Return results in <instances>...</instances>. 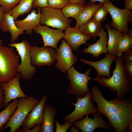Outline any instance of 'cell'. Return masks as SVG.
<instances>
[{
  "mask_svg": "<svg viewBox=\"0 0 132 132\" xmlns=\"http://www.w3.org/2000/svg\"><path fill=\"white\" fill-rule=\"evenodd\" d=\"M91 92L81 98L75 96L76 103H72L75 106V109L71 113L63 117L64 122L72 123L79 119H82L85 115L93 114L98 111L91 101Z\"/></svg>",
  "mask_w": 132,
  "mask_h": 132,
  "instance_id": "obj_9",
  "label": "cell"
},
{
  "mask_svg": "<svg viewBox=\"0 0 132 132\" xmlns=\"http://www.w3.org/2000/svg\"><path fill=\"white\" fill-rule=\"evenodd\" d=\"M56 68L61 72L65 73L76 63L77 58L73 54L72 49L66 40L62 39L61 44L56 49Z\"/></svg>",
  "mask_w": 132,
  "mask_h": 132,
  "instance_id": "obj_10",
  "label": "cell"
},
{
  "mask_svg": "<svg viewBox=\"0 0 132 132\" xmlns=\"http://www.w3.org/2000/svg\"><path fill=\"white\" fill-rule=\"evenodd\" d=\"M102 23H98L91 19L86 23L80 26L79 30L95 40L102 28Z\"/></svg>",
  "mask_w": 132,
  "mask_h": 132,
  "instance_id": "obj_24",
  "label": "cell"
},
{
  "mask_svg": "<svg viewBox=\"0 0 132 132\" xmlns=\"http://www.w3.org/2000/svg\"><path fill=\"white\" fill-rule=\"evenodd\" d=\"M21 78L19 73L10 81L0 82L1 86L5 94L4 105L6 107L9 102L12 100L20 98H27L28 96L22 91L20 84Z\"/></svg>",
  "mask_w": 132,
  "mask_h": 132,
  "instance_id": "obj_13",
  "label": "cell"
},
{
  "mask_svg": "<svg viewBox=\"0 0 132 132\" xmlns=\"http://www.w3.org/2000/svg\"><path fill=\"white\" fill-rule=\"evenodd\" d=\"M85 4L70 3L61 9L65 16L68 18L72 17L76 20L82 11Z\"/></svg>",
  "mask_w": 132,
  "mask_h": 132,
  "instance_id": "obj_27",
  "label": "cell"
},
{
  "mask_svg": "<svg viewBox=\"0 0 132 132\" xmlns=\"http://www.w3.org/2000/svg\"><path fill=\"white\" fill-rule=\"evenodd\" d=\"M125 4L124 8L130 10H132V0H123Z\"/></svg>",
  "mask_w": 132,
  "mask_h": 132,
  "instance_id": "obj_38",
  "label": "cell"
},
{
  "mask_svg": "<svg viewBox=\"0 0 132 132\" xmlns=\"http://www.w3.org/2000/svg\"><path fill=\"white\" fill-rule=\"evenodd\" d=\"M48 6V0H34L32 8H36L38 7L44 8Z\"/></svg>",
  "mask_w": 132,
  "mask_h": 132,
  "instance_id": "obj_33",
  "label": "cell"
},
{
  "mask_svg": "<svg viewBox=\"0 0 132 132\" xmlns=\"http://www.w3.org/2000/svg\"><path fill=\"white\" fill-rule=\"evenodd\" d=\"M103 5L112 18L110 24L111 27L123 33H127L129 30L128 24L132 22V10L119 9L110 0L105 1Z\"/></svg>",
  "mask_w": 132,
  "mask_h": 132,
  "instance_id": "obj_8",
  "label": "cell"
},
{
  "mask_svg": "<svg viewBox=\"0 0 132 132\" xmlns=\"http://www.w3.org/2000/svg\"><path fill=\"white\" fill-rule=\"evenodd\" d=\"M116 65L111 77L106 78L101 76L92 79L101 86L109 88L112 92L116 93V98L123 99L128 93L131 87V79L124 66L121 56L115 60Z\"/></svg>",
  "mask_w": 132,
  "mask_h": 132,
  "instance_id": "obj_2",
  "label": "cell"
},
{
  "mask_svg": "<svg viewBox=\"0 0 132 132\" xmlns=\"http://www.w3.org/2000/svg\"><path fill=\"white\" fill-rule=\"evenodd\" d=\"M126 70L130 78H132V61H128L124 64Z\"/></svg>",
  "mask_w": 132,
  "mask_h": 132,
  "instance_id": "obj_35",
  "label": "cell"
},
{
  "mask_svg": "<svg viewBox=\"0 0 132 132\" xmlns=\"http://www.w3.org/2000/svg\"><path fill=\"white\" fill-rule=\"evenodd\" d=\"M3 42V40L0 38V44H1Z\"/></svg>",
  "mask_w": 132,
  "mask_h": 132,
  "instance_id": "obj_43",
  "label": "cell"
},
{
  "mask_svg": "<svg viewBox=\"0 0 132 132\" xmlns=\"http://www.w3.org/2000/svg\"><path fill=\"white\" fill-rule=\"evenodd\" d=\"M57 110L48 103H45L43 110V118L40 132H53L55 127L54 121Z\"/></svg>",
  "mask_w": 132,
  "mask_h": 132,
  "instance_id": "obj_21",
  "label": "cell"
},
{
  "mask_svg": "<svg viewBox=\"0 0 132 132\" xmlns=\"http://www.w3.org/2000/svg\"><path fill=\"white\" fill-rule=\"evenodd\" d=\"M21 0H0V6L4 13H8Z\"/></svg>",
  "mask_w": 132,
  "mask_h": 132,
  "instance_id": "obj_30",
  "label": "cell"
},
{
  "mask_svg": "<svg viewBox=\"0 0 132 132\" xmlns=\"http://www.w3.org/2000/svg\"><path fill=\"white\" fill-rule=\"evenodd\" d=\"M33 31L41 36L44 47L49 46L56 49L58 42L64 36L63 30L51 29L45 25L37 26L34 28Z\"/></svg>",
  "mask_w": 132,
  "mask_h": 132,
  "instance_id": "obj_14",
  "label": "cell"
},
{
  "mask_svg": "<svg viewBox=\"0 0 132 132\" xmlns=\"http://www.w3.org/2000/svg\"><path fill=\"white\" fill-rule=\"evenodd\" d=\"M19 58L13 47L0 44V82H8L15 76Z\"/></svg>",
  "mask_w": 132,
  "mask_h": 132,
  "instance_id": "obj_3",
  "label": "cell"
},
{
  "mask_svg": "<svg viewBox=\"0 0 132 132\" xmlns=\"http://www.w3.org/2000/svg\"><path fill=\"white\" fill-rule=\"evenodd\" d=\"M92 114L93 119L89 117L88 115H87L85 117L81 120L73 122V125L82 132H93L99 128L105 130L110 128L111 126L109 123L103 120L102 116L98 111Z\"/></svg>",
  "mask_w": 132,
  "mask_h": 132,
  "instance_id": "obj_12",
  "label": "cell"
},
{
  "mask_svg": "<svg viewBox=\"0 0 132 132\" xmlns=\"http://www.w3.org/2000/svg\"><path fill=\"white\" fill-rule=\"evenodd\" d=\"M99 36V38L97 42L93 44H88V47L83 50V51L90 54L96 58L103 53H107L108 38L107 33L103 29L101 28Z\"/></svg>",
  "mask_w": 132,
  "mask_h": 132,
  "instance_id": "obj_19",
  "label": "cell"
},
{
  "mask_svg": "<svg viewBox=\"0 0 132 132\" xmlns=\"http://www.w3.org/2000/svg\"><path fill=\"white\" fill-rule=\"evenodd\" d=\"M108 12L106 7L103 5L96 12L91 19L98 23H102L106 18Z\"/></svg>",
  "mask_w": 132,
  "mask_h": 132,
  "instance_id": "obj_29",
  "label": "cell"
},
{
  "mask_svg": "<svg viewBox=\"0 0 132 132\" xmlns=\"http://www.w3.org/2000/svg\"><path fill=\"white\" fill-rule=\"evenodd\" d=\"M1 30V24L0 23V30Z\"/></svg>",
  "mask_w": 132,
  "mask_h": 132,
  "instance_id": "obj_44",
  "label": "cell"
},
{
  "mask_svg": "<svg viewBox=\"0 0 132 132\" xmlns=\"http://www.w3.org/2000/svg\"><path fill=\"white\" fill-rule=\"evenodd\" d=\"M108 33V38L107 45L108 53L114 55L116 49L120 40L123 33L117 31L115 29H112L108 23L105 26Z\"/></svg>",
  "mask_w": 132,
  "mask_h": 132,
  "instance_id": "obj_23",
  "label": "cell"
},
{
  "mask_svg": "<svg viewBox=\"0 0 132 132\" xmlns=\"http://www.w3.org/2000/svg\"><path fill=\"white\" fill-rule=\"evenodd\" d=\"M90 0L92 1H95V2H96V1H99L100 2V3H103L105 1H108V0H111L112 1L115 0L117 1H118V0Z\"/></svg>",
  "mask_w": 132,
  "mask_h": 132,
  "instance_id": "obj_42",
  "label": "cell"
},
{
  "mask_svg": "<svg viewBox=\"0 0 132 132\" xmlns=\"http://www.w3.org/2000/svg\"><path fill=\"white\" fill-rule=\"evenodd\" d=\"M64 38L72 49L77 51L81 45L87 44L86 42L90 39L91 37L85 34L79 28L69 27L65 30Z\"/></svg>",
  "mask_w": 132,
  "mask_h": 132,
  "instance_id": "obj_17",
  "label": "cell"
},
{
  "mask_svg": "<svg viewBox=\"0 0 132 132\" xmlns=\"http://www.w3.org/2000/svg\"><path fill=\"white\" fill-rule=\"evenodd\" d=\"M121 56L122 61L126 62L132 61V49H130L125 52Z\"/></svg>",
  "mask_w": 132,
  "mask_h": 132,
  "instance_id": "obj_34",
  "label": "cell"
},
{
  "mask_svg": "<svg viewBox=\"0 0 132 132\" xmlns=\"http://www.w3.org/2000/svg\"><path fill=\"white\" fill-rule=\"evenodd\" d=\"M40 8V25L63 30L70 27L72 20L65 17L61 9L48 6Z\"/></svg>",
  "mask_w": 132,
  "mask_h": 132,
  "instance_id": "obj_7",
  "label": "cell"
},
{
  "mask_svg": "<svg viewBox=\"0 0 132 132\" xmlns=\"http://www.w3.org/2000/svg\"><path fill=\"white\" fill-rule=\"evenodd\" d=\"M105 57L102 59L96 61H93L80 58V61L84 64L90 65L95 69L97 72L96 78L101 76L111 77L110 69L111 64L116 57L114 55L108 53L105 54Z\"/></svg>",
  "mask_w": 132,
  "mask_h": 132,
  "instance_id": "obj_16",
  "label": "cell"
},
{
  "mask_svg": "<svg viewBox=\"0 0 132 132\" xmlns=\"http://www.w3.org/2000/svg\"><path fill=\"white\" fill-rule=\"evenodd\" d=\"M132 37L129 33H124L120 40L115 50L116 57L121 56L122 53L132 49Z\"/></svg>",
  "mask_w": 132,
  "mask_h": 132,
  "instance_id": "obj_28",
  "label": "cell"
},
{
  "mask_svg": "<svg viewBox=\"0 0 132 132\" xmlns=\"http://www.w3.org/2000/svg\"><path fill=\"white\" fill-rule=\"evenodd\" d=\"M91 93L92 102L96 104L98 111L107 118L115 132H128L129 125L132 123V99L115 98L108 100L97 86L92 88Z\"/></svg>",
  "mask_w": 132,
  "mask_h": 132,
  "instance_id": "obj_1",
  "label": "cell"
},
{
  "mask_svg": "<svg viewBox=\"0 0 132 132\" xmlns=\"http://www.w3.org/2000/svg\"><path fill=\"white\" fill-rule=\"evenodd\" d=\"M71 127L69 131L71 132H79V129H77L75 126H71Z\"/></svg>",
  "mask_w": 132,
  "mask_h": 132,
  "instance_id": "obj_40",
  "label": "cell"
},
{
  "mask_svg": "<svg viewBox=\"0 0 132 132\" xmlns=\"http://www.w3.org/2000/svg\"><path fill=\"white\" fill-rule=\"evenodd\" d=\"M56 126V132H66L67 130L71 126L73 125V123L65 122L60 124L56 119L55 121Z\"/></svg>",
  "mask_w": 132,
  "mask_h": 132,
  "instance_id": "obj_32",
  "label": "cell"
},
{
  "mask_svg": "<svg viewBox=\"0 0 132 132\" xmlns=\"http://www.w3.org/2000/svg\"><path fill=\"white\" fill-rule=\"evenodd\" d=\"M30 52L32 64L38 67L51 66L56 60L55 50L50 47L33 45L31 46Z\"/></svg>",
  "mask_w": 132,
  "mask_h": 132,
  "instance_id": "obj_11",
  "label": "cell"
},
{
  "mask_svg": "<svg viewBox=\"0 0 132 132\" xmlns=\"http://www.w3.org/2000/svg\"><path fill=\"white\" fill-rule=\"evenodd\" d=\"M48 99L47 96H43L39 103L28 114L23 122L22 130H30L37 124H41L43 120L44 106Z\"/></svg>",
  "mask_w": 132,
  "mask_h": 132,
  "instance_id": "obj_15",
  "label": "cell"
},
{
  "mask_svg": "<svg viewBox=\"0 0 132 132\" xmlns=\"http://www.w3.org/2000/svg\"><path fill=\"white\" fill-rule=\"evenodd\" d=\"M103 4L100 2L96 4V2L90 0L85 4L82 11L76 20L75 27L78 28L80 26L86 23L91 19L96 11Z\"/></svg>",
  "mask_w": 132,
  "mask_h": 132,
  "instance_id": "obj_22",
  "label": "cell"
},
{
  "mask_svg": "<svg viewBox=\"0 0 132 132\" xmlns=\"http://www.w3.org/2000/svg\"><path fill=\"white\" fill-rule=\"evenodd\" d=\"M17 99L13 100L3 110L0 111V129L7 124L14 113L17 106Z\"/></svg>",
  "mask_w": 132,
  "mask_h": 132,
  "instance_id": "obj_26",
  "label": "cell"
},
{
  "mask_svg": "<svg viewBox=\"0 0 132 132\" xmlns=\"http://www.w3.org/2000/svg\"><path fill=\"white\" fill-rule=\"evenodd\" d=\"M4 13L1 7L0 6V23L2 21Z\"/></svg>",
  "mask_w": 132,
  "mask_h": 132,
  "instance_id": "obj_41",
  "label": "cell"
},
{
  "mask_svg": "<svg viewBox=\"0 0 132 132\" xmlns=\"http://www.w3.org/2000/svg\"><path fill=\"white\" fill-rule=\"evenodd\" d=\"M70 3L72 4H85V0H69Z\"/></svg>",
  "mask_w": 132,
  "mask_h": 132,
  "instance_id": "obj_39",
  "label": "cell"
},
{
  "mask_svg": "<svg viewBox=\"0 0 132 132\" xmlns=\"http://www.w3.org/2000/svg\"><path fill=\"white\" fill-rule=\"evenodd\" d=\"M38 12L33 10L24 19L14 21L16 26L19 29L25 31L26 34L32 35V32L34 28L40 24V8L38 7Z\"/></svg>",
  "mask_w": 132,
  "mask_h": 132,
  "instance_id": "obj_18",
  "label": "cell"
},
{
  "mask_svg": "<svg viewBox=\"0 0 132 132\" xmlns=\"http://www.w3.org/2000/svg\"><path fill=\"white\" fill-rule=\"evenodd\" d=\"M39 99L32 96L20 98L17 109L1 132L10 128V132L18 131L28 114L39 102Z\"/></svg>",
  "mask_w": 132,
  "mask_h": 132,
  "instance_id": "obj_6",
  "label": "cell"
},
{
  "mask_svg": "<svg viewBox=\"0 0 132 132\" xmlns=\"http://www.w3.org/2000/svg\"><path fill=\"white\" fill-rule=\"evenodd\" d=\"M70 3L69 0H48V7L60 9Z\"/></svg>",
  "mask_w": 132,
  "mask_h": 132,
  "instance_id": "obj_31",
  "label": "cell"
},
{
  "mask_svg": "<svg viewBox=\"0 0 132 132\" xmlns=\"http://www.w3.org/2000/svg\"><path fill=\"white\" fill-rule=\"evenodd\" d=\"M33 0H21L8 13L13 17L15 20H17L20 16L29 13L31 11Z\"/></svg>",
  "mask_w": 132,
  "mask_h": 132,
  "instance_id": "obj_25",
  "label": "cell"
},
{
  "mask_svg": "<svg viewBox=\"0 0 132 132\" xmlns=\"http://www.w3.org/2000/svg\"><path fill=\"white\" fill-rule=\"evenodd\" d=\"M10 47H14L18 52L21 59V62L17 70L19 73L21 78L29 80L33 78L37 72L35 67L32 63L30 49L31 45L25 40L19 43L14 42L8 44Z\"/></svg>",
  "mask_w": 132,
  "mask_h": 132,
  "instance_id": "obj_5",
  "label": "cell"
},
{
  "mask_svg": "<svg viewBox=\"0 0 132 132\" xmlns=\"http://www.w3.org/2000/svg\"><path fill=\"white\" fill-rule=\"evenodd\" d=\"M92 69L89 68L84 73L77 71L73 66L67 71L66 78L69 80L68 89L66 92L67 95L82 97L91 92L88 86V82L92 78L89 76Z\"/></svg>",
  "mask_w": 132,
  "mask_h": 132,
  "instance_id": "obj_4",
  "label": "cell"
},
{
  "mask_svg": "<svg viewBox=\"0 0 132 132\" xmlns=\"http://www.w3.org/2000/svg\"><path fill=\"white\" fill-rule=\"evenodd\" d=\"M41 125L40 124H37L33 127L32 129L22 130V132H40L41 128Z\"/></svg>",
  "mask_w": 132,
  "mask_h": 132,
  "instance_id": "obj_36",
  "label": "cell"
},
{
  "mask_svg": "<svg viewBox=\"0 0 132 132\" xmlns=\"http://www.w3.org/2000/svg\"><path fill=\"white\" fill-rule=\"evenodd\" d=\"M13 17L9 13H4L1 22L0 23L1 30L4 33L9 32L11 35V41L15 42L20 35L24 33V31L18 28L16 25Z\"/></svg>",
  "mask_w": 132,
  "mask_h": 132,
  "instance_id": "obj_20",
  "label": "cell"
},
{
  "mask_svg": "<svg viewBox=\"0 0 132 132\" xmlns=\"http://www.w3.org/2000/svg\"><path fill=\"white\" fill-rule=\"evenodd\" d=\"M3 90L0 84V110L4 105V96Z\"/></svg>",
  "mask_w": 132,
  "mask_h": 132,
  "instance_id": "obj_37",
  "label": "cell"
}]
</instances>
